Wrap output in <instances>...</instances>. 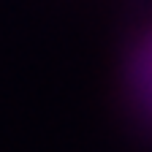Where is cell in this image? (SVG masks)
Masks as SVG:
<instances>
[{"label": "cell", "mask_w": 152, "mask_h": 152, "mask_svg": "<svg viewBox=\"0 0 152 152\" xmlns=\"http://www.w3.org/2000/svg\"><path fill=\"white\" fill-rule=\"evenodd\" d=\"M130 79H133V90L139 92L141 106L152 114V33L136 49V57L130 63Z\"/></svg>", "instance_id": "6da1fadb"}]
</instances>
